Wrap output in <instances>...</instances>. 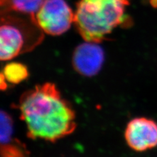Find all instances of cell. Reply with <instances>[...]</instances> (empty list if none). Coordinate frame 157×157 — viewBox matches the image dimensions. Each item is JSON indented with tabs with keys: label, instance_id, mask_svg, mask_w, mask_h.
Masks as SVG:
<instances>
[{
	"label": "cell",
	"instance_id": "cell-2",
	"mask_svg": "<svg viewBox=\"0 0 157 157\" xmlns=\"http://www.w3.org/2000/svg\"><path fill=\"white\" fill-rule=\"evenodd\" d=\"M129 0H80L74 24L86 42L100 43L124 21Z\"/></svg>",
	"mask_w": 157,
	"mask_h": 157
},
{
	"label": "cell",
	"instance_id": "cell-8",
	"mask_svg": "<svg viewBox=\"0 0 157 157\" xmlns=\"http://www.w3.org/2000/svg\"><path fill=\"white\" fill-rule=\"evenodd\" d=\"M44 1L45 0H1L2 13H17L34 18L35 14Z\"/></svg>",
	"mask_w": 157,
	"mask_h": 157
},
{
	"label": "cell",
	"instance_id": "cell-4",
	"mask_svg": "<svg viewBox=\"0 0 157 157\" xmlns=\"http://www.w3.org/2000/svg\"><path fill=\"white\" fill-rule=\"evenodd\" d=\"M74 15L65 0H45L35 14L34 19L45 34L60 36L74 23Z\"/></svg>",
	"mask_w": 157,
	"mask_h": 157
},
{
	"label": "cell",
	"instance_id": "cell-1",
	"mask_svg": "<svg viewBox=\"0 0 157 157\" xmlns=\"http://www.w3.org/2000/svg\"><path fill=\"white\" fill-rule=\"evenodd\" d=\"M18 109L27 135L34 140L55 143L76 129L74 110L52 82L25 92L20 98Z\"/></svg>",
	"mask_w": 157,
	"mask_h": 157
},
{
	"label": "cell",
	"instance_id": "cell-9",
	"mask_svg": "<svg viewBox=\"0 0 157 157\" xmlns=\"http://www.w3.org/2000/svg\"><path fill=\"white\" fill-rule=\"evenodd\" d=\"M2 76L10 83L17 84L26 79L29 76V71L21 63L11 62L5 65Z\"/></svg>",
	"mask_w": 157,
	"mask_h": 157
},
{
	"label": "cell",
	"instance_id": "cell-10",
	"mask_svg": "<svg viewBox=\"0 0 157 157\" xmlns=\"http://www.w3.org/2000/svg\"><path fill=\"white\" fill-rule=\"evenodd\" d=\"M151 4L153 7H157V0H151Z\"/></svg>",
	"mask_w": 157,
	"mask_h": 157
},
{
	"label": "cell",
	"instance_id": "cell-7",
	"mask_svg": "<svg viewBox=\"0 0 157 157\" xmlns=\"http://www.w3.org/2000/svg\"><path fill=\"white\" fill-rule=\"evenodd\" d=\"M0 119V157H30L25 143L15 136L11 116L2 110Z\"/></svg>",
	"mask_w": 157,
	"mask_h": 157
},
{
	"label": "cell",
	"instance_id": "cell-6",
	"mask_svg": "<svg viewBox=\"0 0 157 157\" xmlns=\"http://www.w3.org/2000/svg\"><path fill=\"white\" fill-rule=\"evenodd\" d=\"M105 54L99 43L86 42L78 45L72 56V66L80 75L91 77L99 73Z\"/></svg>",
	"mask_w": 157,
	"mask_h": 157
},
{
	"label": "cell",
	"instance_id": "cell-5",
	"mask_svg": "<svg viewBox=\"0 0 157 157\" xmlns=\"http://www.w3.org/2000/svg\"><path fill=\"white\" fill-rule=\"evenodd\" d=\"M124 138L130 148L143 152L157 146V123L146 117H136L127 124Z\"/></svg>",
	"mask_w": 157,
	"mask_h": 157
},
{
	"label": "cell",
	"instance_id": "cell-3",
	"mask_svg": "<svg viewBox=\"0 0 157 157\" xmlns=\"http://www.w3.org/2000/svg\"><path fill=\"white\" fill-rule=\"evenodd\" d=\"M0 28V58L7 61L29 52L42 41L43 31L33 17L28 20L2 13Z\"/></svg>",
	"mask_w": 157,
	"mask_h": 157
}]
</instances>
